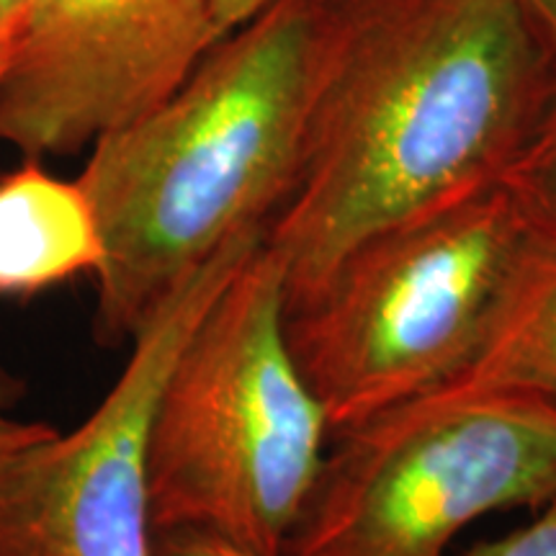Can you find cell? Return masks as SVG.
Returning <instances> with one entry per match:
<instances>
[{
	"label": "cell",
	"instance_id": "6da1fadb",
	"mask_svg": "<svg viewBox=\"0 0 556 556\" xmlns=\"http://www.w3.org/2000/svg\"><path fill=\"white\" fill-rule=\"evenodd\" d=\"M554 75L513 0H343L302 168L263 235L287 307L371 235L497 186Z\"/></svg>",
	"mask_w": 556,
	"mask_h": 556
},
{
	"label": "cell",
	"instance_id": "7a4b0ae2",
	"mask_svg": "<svg viewBox=\"0 0 556 556\" xmlns=\"http://www.w3.org/2000/svg\"><path fill=\"white\" fill-rule=\"evenodd\" d=\"M343 0H270L148 114L90 144L96 338L129 343L214 255L266 227L307 152Z\"/></svg>",
	"mask_w": 556,
	"mask_h": 556
},
{
	"label": "cell",
	"instance_id": "3957f363",
	"mask_svg": "<svg viewBox=\"0 0 556 556\" xmlns=\"http://www.w3.org/2000/svg\"><path fill=\"white\" fill-rule=\"evenodd\" d=\"M330 426L287 338L283 268L258 242L180 348L150 438L152 533L283 556Z\"/></svg>",
	"mask_w": 556,
	"mask_h": 556
},
{
	"label": "cell",
	"instance_id": "277c9868",
	"mask_svg": "<svg viewBox=\"0 0 556 556\" xmlns=\"http://www.w3.org/2000/svg\"><path fill=\"white\" fill-rule=\"evenodd\" d=\"M526 238L497 184L371 235L289 304L291 356L330 438L443 389L471 364Z\"/></svg>",
	"mask_w": 556,
	"mask_h": 556
},
{
	"label": "cell",
	"instance_id": "5b68a950",
	"mask_svg": "<svg viewBox=\"0 0 556 556\" xmlns=\"http://www.w3.org/2000/svg\"><path fill=\"white\" fill-rule=\"evenodd\" d=\"M336 438L283 556H446L475 520L556 500V407L435 389Z\"/></svg>",
	"mask_w": 556,
	"mask_h": 556
},
{
	"label": "cell",
	"instance_id": "8992f818",
	"mask_svg": "<svg viewBox=\"0 0 556 556\" xmlns=\"http://www.w3.org/2000/svg\"><path fill=\"white\" fill-rule=\"evenodd\" d=\"M250 235L165 299L122 374L78 428L31 448L0 490V556H157L150 510V438L180 348L258 248Z\"/></svg>",
	"mask_w": 556,
	"mask_h": 556
},
{
	"label": "cell",
	"instance_id": "52a82bcc",
	"mask_svg": "<svg viewBox=\"0 0 556 556\" xmlns=\"http://www.w3.org/2000/svg\"><path fill=\"white\" fill-rule=\"evenodd\" d=\"M219 39L212 0H34L0 75V144L75 155L168 99Z\"/></svg>",
	"mask_w": 556,
	"mask_h": 556
},
{
	"label": "cell",
	"instance_id": "ba28073f",
	"mask_svg": "<svg viewBox=\"0 0 556 556\" xmlns=\"http://www.w3.org/2000/svg\"><path fill=\"white\" fill-rule=\"evenodd\" d=\"M103 266L93 204L39 160L0 176V302L31 299Z\"/></svg>",
	"mask_w": 556,
	"mask_h": 556
},
{
	"label": "cell",
	"instance_id": "9c48e42d",
	"mask_svg": "<svg viewBox=\"0 0 556 556\" xmlns=\"http://www.w3.org/2000/svg\"><path fill=\"white\" fill-rule=\"evenodd\" d=\"M451 389L526 394L556 407V238H528L477 356Z\"/></svg>",
	"mask_w": 556,
	"mask_h": 556
},
{
	"label": "cell",
	"instance_id": "30bf717a",
	"mask_svg": "<svg viewBox=\"0 0 556 556\" xmlns=\"http://www.w3.org/2000/svg\"><path fill=\"white\" fill-rule=\"evenodd\" d=\"M500 186L531 232L556 238V75Z\"/></svg>",
	"mask_w": 556,
	"mask_h": 556
},
{
	"label": "cell",
	"instance_id": "8fae6325",
	"mask_svg": "<svg viewBox=\"0 0 556 556\" xmlns=\"http://www.w3.org/2000/svg\"><path fill=\"white\" fill-rule=\"evenodd\" d=\"M21 400H24L21 381L0 366V490L9 482L11 471L18 467L21 458L58 433L41 420H24L16 413Z\"/></svg>",
	"mask_w": 556,
	"mask_h": 556
},
{
	"label": "cell",
	"instance_id": "7c38bea8",
	"mask_svg": "<svg viewBox=\"0 0 556 556\" xmlns=\"http://www.w3.org/2000/svg\"><path fill=\"white\" fill-rule=\"evenodd\" d=\"M467 556H556V500L541 507L528 526L477 544Z\"/></svg>",
	"mask_w": 556,
	"mask_h": 556
},
{
	"label": "cell",
	"instance_id": "4fadbf2b",
	"mask_svg": "<svg viewBox=\"0 0 556 556\" xmlns=\"http://www.w3.org/2000/svg\"><path fill=\"white\" fill-rule=\"evenodd\" d=\"M157 556H255L206 531H168L155 536Z\"/></svg>",
	"mask_w": 556,
	"mask_h": 556
},
{
	"label": "cell",
	"instance_id": "5bb4252c",
	"mask_svg": "<svg viewBox=\"0 0 556 556\" xmlns=\"http://www.w3.org/2000/svg\"><path fill=\"white\" fill-rule=\"evenodd\" d=\"M556 67V0H513Z\"/></svg>",
	"mask_w": 556,
	"mask_h": 556
},
{
	"label": "cell",
	"instance_id": "9a60e30c",
	"mask_svg": "<svg viewBox=\"0 0 556 556\" xmlns=\"http://www.w3.org/2000/svg\"><path fill=\"white\" fill-rule=\"evenodd\" d=\"M270 0H212L214 21L222 37L235 29V26L245 24L250 16H255L261 9H266Z\"/></svg>",
	"mask_w": 556,
	"mask_h": 556
},
{
	"label": "cell",
	"instance_id": "2e32d148",
	"mask_svg": "<svg viewBox=\"0 0 556 556\" xmlns=\"http://www.w3.org/2000/svg\"><path fill=\"white\" fill-rule=\"evenodd\" d=\"M34 0H0V29H3L5 39H9V52L13 39H16V31L24 21L26 13H29Z\"/></svg>",
	"mask_w": 556,
	"mask_h": 556
},
{
	"label": "cell",
	"instance_id": "e0dca14e",
	"mask_svg": "<svg viewBox=\"0 0 556 556\" xmlns=\"http://www.w3.org/2000/svg\"><path fill=\"white\" fill-rule=\"evenodd\" d=\"M5 60H9V39H5L3 29H0V75H3Z\"/></svg>",
	"mask_w": 556,
	"mask_h": 556
}]
</instances>
